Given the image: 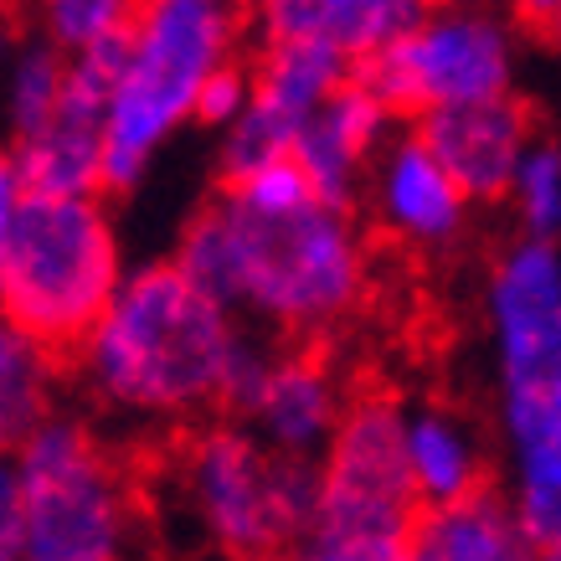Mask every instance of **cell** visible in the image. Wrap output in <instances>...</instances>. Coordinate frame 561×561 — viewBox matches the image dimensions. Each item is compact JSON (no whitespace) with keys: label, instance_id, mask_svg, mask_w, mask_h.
<instances>
[{"label":"cell","instance_id":"obj_4","mask_svg":"<svg viewBox=\"0 0 561 561\" xmlns=\"http://www.w3.org/2000/svg\"><path fill=\"white\" fill-rule=\"evenodd\" d=\"M242 0H145L119 36L103 99V196L135 191L150 165L191 129L206 78L248 57Z\"/></svg>","mask_w":561,"mask_h":561},{"label":"cell","instance_id":"obj_2","mask_svg":"<svg viewBox=\"0 0 561 561\" xmlns=\"http://www.w3.org/2000/svg\"><path fill=\"white\" fill-rule=\"evenodd\" d=\"M171 263L248 330L284 345L341 335L371 294V242L356 206L324 196L257 206L221 186L186 221Z\"/></svg>","mask_w":561,"mask_h":561},{"label":"cell","instance_id":"obj_9","mask_svg":"<svg viewBox=\"0 0 561 561\" xmlns=\"http://www.w3.org/2000/svg\"><path fill=\"white\" fill-rule=\"evenodd\" d=\"M402 417L408 402L391 391H351L345 412L314 469V526L341 530H381V536H408L417 500L408 484L402 459Z\"/></svg>","mask_w":561,"mask_h":561},{"label":"cell","instance_id":"obj_6","mask_svg":"<svg viewBox=\"0 0 561 561\" xmlns=\"http://www.w3.org/2000/svg\"><path fill=\"white\" fill-rule=\"evenodd\" d=\"M21 474V561H135L139 484L83 412L57 408L11 448Z\"/></svg>","mask_w":561,"mask_h":561},{"label":"cell","instance_id":"obj_23","mask_svg":"<svg viewBox=\"0 0 561 561\" xmlns=\"http://www.w3.org/2000/svg\"><path fill=\"white\" fill-rule=\"evenodd\" d=\"M278 561H408L402 536L381 530H341V526H309Z\"/></svg>","mask_w":561,"mask_h":561},{"label":"cell","instance_id":"obj_12","mask_svg":"<svg viewBox=\"0 0 561 561\" xmlns=\"http://www.w3.org/2000/svg\"><path fill=\"white\" fill-rule=\"evenodd\" d=\"M345 397H351V387H345L341 366L320 345L273 341L263 371L253 376V387L232 408V423H242L278 459L314 463L341 423Z\"/></svg>","mask_w":561,"mask_h":561},{"label":"cell","instance_id":"obj_25","mask_svg":"<svg viewBox=\"0 0 561 561\" xmlns=\"http://www.w3.org/2000/svg\"><path fill=\"white\" fill-rule=\"evenodd\" d=\"M0 561H21V474L11 448H0Z\"/></svg>","mask_w":561,"mask_h":561},{"label":"cell","instance_id":"obj_22","mask_svg":"<svg viewBox=\"0 0 561 561\" xmlns=\"http://www.w3.org/2000/svg\"><path fill=\"white\" fill-rule=\"evenodd\" d=\"M505 206L520 221V238L530 242H557L561 227V150L557 139L536 135L530 150L520 154V165L511 175V191H505Z\"/></svg>","mask_w":561,"mask_h":561},{"label":"cell","instance_id":"obj_21","mask_svg":"<svg viewBox=\"0 0 561 561\" xmlns=\"http://www.w3.org/2000/svg\"><path fill=\"white\" fill-rule=\"evenodd\" d=\"M32 32L62 51V57H83V51L114 47L129 21H135L139 0H32Z\"/></svg>","mask_w":561,"mask_h":561},{"label":"cell","instance_id":"obj_13","mask_svg":"<svg viewBox=\"0 0 561 561\" xmlns=\"http://www.w3.org/2000/svg\"><path fill=\"white\" fill-rule=\"evenodd\" d=\"M356 202H366L376 232L408 253L459 248L469 232V211H474L412 129H391V139L376 150L371 171L360 181Z\"/></svg>","mask_w":561,"mask_h":561},{"label":"cell","instance_id":"obj_20","mask_svg":"<svg viewBox=\"0 0 561 561\" xmlns=\"http://www.w3.org/2000/svg\"><path fill=\"white\" fill-rule=\"evenodd\" d=\"M57 408H62V360L36 351L0 320V448H16Z\"/></svg>","mask_w":561,"mask_h":561},{"label":"cell","instance_id":"obj_1","mask_svg":"<svg viewBox=\"0 0 561 561\" xmlns=\"http://www.w3.org/2000/svg\"><path fill=\"white\" fill-rule=\"evenodd\" d=\"M273 341L196 289L171 257L124 273L88 341L72 351L78 387L99 417L186 433L242 402Z\"/></svg>","mask_w":561,"mask_h":561},{"label":"cell","instance_id":"obj_5","mask_svg":"<svg viewBox=\"0 0 561 561\" xmlns=\"http://www.w3.org/2000/svg\"><path fill=\"white\" fill-rule=\"evenodd\" d=\"M124 273L129 257L108 196H21L0 263V320L36 351L68 360Z\"/></svg>","mask_w":561,"mask_h":561},{"label":"cell","instance_id":"obj_10","mask_svg":"<svg viewBox=\"0 0 561 561\" xmlns=\"http://www.w3.org/2000/svg\"><path fill=\"white\" fill-rule=\"evenodd\" d=\"M351 62L320 42H263L248 57V108L221 129V186L263 171L273 160H289L294 135L314 119L335 88L351 78Z\"/></svg>","mask_w":561,"mask_h":561},{"label":"cell","instance_id":"obj_16","mask_svg":"<svg viewBox=\"0 0 561 561\" xmlns=\"http://www.w3.org/2000/svg\"><path fill=\"white\" fill-rule=\"evenodd\" d=\"M402 459L417 511L463 505L490 490V438L448 402H412L402 417Z\"/></svg>","mask_w":561,"mask_h":561},{"label":"cell","instance_id":"obj_19","mask_svg":"<svg viewBox=\"0 0 561 561\" xmlns=\"http://www.w3.org/2000/svg\"><path fill=\"white\" fill-rule=\"evenodd\" d=\"M62 83H68V57L11 21L0 32V124H5V135L21 139L42 129L62 99Z\"/></svg>","mask_w":561,"mask_h":561},{"label":"cell","instance_id":"obj_29","mask_svg":"<svg viewBox=\"0 0 561 561\" xmlns=\"http://www.w3.org/2000/svg\"><path fill=\"white\" fill-rule=\"evenodd\" d=\"M541 561H561V557H557V551H541Z\"/></svg>","mask_w":561,"mask_h":561},{"label":"cell","instance_id":"obj_24","mask_svg":"<svg viewBox=\"0 0 561 561\" xmlns=\"http://www.w3.org/2000/svg\"><path fill=\"white\" fill-rule=\"evenodd\" d=\"M248 93H253V78H248V57H242V62H232V68H221L217 78H206V88L196 93V114H191V124H202V129L221 135V129L248 108Z\"/></svg>","mask_w":561,"mask_h":561},{"label":"cell","instance_id":"obj_17","mask_svg":"<svg viewBox=\"0 0 561 561\" xmlns=\"http://www.w3.org/2000/svg\"><path fill=\"white\" fill-rule=\"evenodd\" d=\"M263 42H320L360 68L433 0H242Z\"/></svg>","mask_w":561,"mask_h":561},{"label":"cell","instance_id":"obj_7","mask_svg":"<svg viewBox=\"0 0 561 561\" xmlns=\"http://www.w3.org/2000/svg\"><path fill=\"white\" fill-rule=\"evenodd\" d=\"M171 490L196 541L221 561H278L314 526V469L268 454L232 417L181 433Z\"/></svg>","mask_w":561,"mask_h":561},{"label":"cell","instance_id":"obj_26","mask_svg":"<svg viewBox=\"0 0 561 561\" xmlns=\"http://www.w3.org/2000/svg\"><path fill=\"white\" fill-rule=\"evenodd\" d=\"M561 0H511L515 32H557Z\"/></svg>","mask_w":561,"mask_h":561},{"label":"cell","instance_id":"obj_28","mask_svg":"<svg viewBox=\"0 0 561 561\" xmlns=\"http://www.w3.org/2000/svg\"><path fill=\"white\" fill-rule=\"evenodd\" d=\"M11 11H16V0H0V32L11 26Z\"/></svg>","mask_w":561,"mask_h":561},{"label":"cell","instance_id":"obj_30","mask_svg":"<svg viewBox=\"0 0 561 561\" xmlns=\"http://www.w3.org/2000/svg\"><path fill=\"white\" fill-rule=\"evenodd\" d=\"M139 5H145V0H139Z\"/></svg>","mask_w":561,"mask_h":561},{"label":"cell","instance_id":"obj_8","mask_svg":"<svg viewBox=\"0 0 561 561\" xmlns=\"http://www.w3.org/2000/svg\"><path fill=\"white\" fill-rule=\"evenodd\" d=\"M356 78L391 124H423L448 108L511 99L520 83V32L484 0H433L408 32L371 51Z\"/></svg>","mask_w":561,"mask_h":561},{"label":"cell","instance_id":"obj_15","mask_svg":"<svg viewBox=\"0 0 561 561\" xmlns=\"http://www.w3.org/2000/svg\"><path fill=\"white\" fill-rule=\"evenodd\" d=\"M391 129H397L391 114L376 103L371 88L351 72L314 108V119L294 135L289 160L299 165V175L309 181L314 196H324V202H335V206H356L360 181L371 171L376 150L391 139Z\"/></svg>","mask_w":561,"mask_h":561},{"label":"cell","instance_id":"obj_27","mask_svg":"<svg viewBox=\"0 0 561 561\" xmlns=\"http://www.w3.org/2000/svg\"><path fill=\"white\" fill-rule=\"evenodd\" d=\"M21 206V181L11 171V154L0 150V263H5V242H11V221Z\"/></svg>","mask_w":561,"mask_h":561},{"label":"cell","instance_id":"obj_14","mask_svg":"<svg viewBox=\"0 0 561 561\" xmlns=\"http://www.w3.org/2000/svg\"><path fill=\"white\" fill-rule=\"evenodd\" d=\"M412 135L427 145V154L443 165V175L459 186L469 206H500L511 191V175L520 154L530 150L536 114L520 93L494 103H469V108H448L433 119L412 124Z\"/></svg>","mask_w":561,"mask_h":561},{"label":"cell","instance_id":"obj_18","mask_svg":"<svg viewBox=\"0 0 561 561\" xmlns=\"http://www.w3.org/2000/svg\"><path fill=\"white\" fill-rule=\"evenodd\" d=\"M546 546H536L511 515V505L494 490L443 505V511H417L402 557L408 561H541Z\"/></svg>","mask_w":561,"mask_h":561},{"label":"cell","instance_id":"obj_3","mask_svg":"<svg viewBox=\"0 0 561 561\" xmlns=\"http://www.w3.org/2000/svg\"><path fill=\"white\" fill-rule=\"evenodd\" d=\"M505 505L536 546L561 536V253L557 242L515 238L484 278Z\"/></svg>","mask_w":561,"mask_h":561},{"label":"cell","instance_id":"obj_11","mask_svg":"<svg viewBox=\"0 0 561 561\" xmlns=\"http://www.w3.org/2000/svg\"><path fill=\"white\" fill-rule=\"evenodd\" d=\"M114 51L68 57V83L51 119L5 145L21 196H103V99L114 78Z\"/></svg>","mask_w":561,"mask_h":561}]
</instances>
